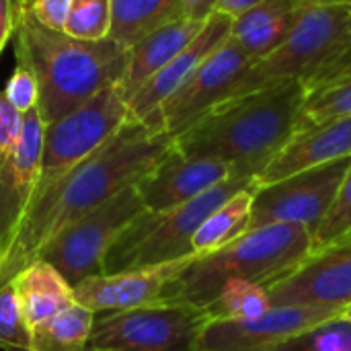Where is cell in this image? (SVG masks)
Masks as SVG:
<instances>
[{
	"instance_id": "cell-17",
	"label": "cell",
	"mask_w": 351,
	"mask_h": 351,
	"mask_svg": "<svg viewBox=\"0 0 351 351\" xmlns=\"http://www.w3.org/2000/svg\"><path fill=\"white\" fill-rule=\"evenodd\" d=\"M232 175V169L222 160L191 156L173 146L136 187L146 210L160 212L199 197Z\"/></svg>"
},
{
	"instance_id": "cell-2",
	"label": "cell",
	"mask_w": 351,
	"mask_h": 351,
	"mask_svg": "<svg viewBox=\"0 0 351 351\" xmlns=\"http://www.w3.org/2000/svg\"><path fill=\"white\" fill-rule=\"evenodd\" d=\"M306 88L282 82L230 97L175 138V148L226 162L234 175L257 179L298 130Z\"/></svg>"
},
{
	"instance_id": "cell-32",
	"label": "cell",
	"mask_w": 351,
	"mask_h": 351,
	"mask_svg": "<svg viewBox=\"0 0 351 351\" xmlns=\"http://www.w3.org/2000/svg\"><path fill=\"white\" fill-rule=\"evenodd\" d=\"M306 341L311 351H351V327L339 321L311 333Z\"/></svg>"
},
{
	"instance_id": "cell-14",
	"label": "cell",
	"mask_w": 351,
	"mask_h": 351,
	"mask_svg": "<svg viewBox=\"0 0 351 351\" xmlns=\"http://www.w3.org/2000/svg\"><path fill=\"white\" fill-rule=\"evenodd\" d=\"M267 292L271 306H346L351 302V237L313 253Z\"/></svg>"
},
{
	"instance_id": "cell-26",
	"label": "cell",
	"mask_w": 351,
	"mask_h": 351,
	"mask_svg": "<svg viewBox=\"0 0 351 351\" xmlns=\"http://www.w3.org/2000/svg\"><path fill=\"white\" fill-rule=\"evenodd\" d=\"M271 308L265 286L249 280H228L218 292L208 313L216 321H251Z\"/></svg>"
},
{
	"instance_id": "cell-38",
	"label": "cell",
	"mask_w": 351,
	"mask_h": 351,
	"mask_svg": "<svg viewBox=\"0 0 351 351\" xmlns=\"http://www.w3.org/2000/svg\"><path fill=\"white\" fill-rule=\"evenodd\" d=\"M302 6L304 4H350L351 6V0H298Z\"/></svg>"
},
{
	"instance_id": "cell-7",
	"label": "cell",
	"mask_w": 351,
	"mask_h": 351,
	"mask_svg": "<svg viewBox=\"0 0 351 351\" xmlns=\"http://www.w3.org/2000/svg\"><path fill=\"white\" fill-rule=\"evenodd\" d=\"M128 119V101L119 84H111L68 115L45 123L41 173L35 197L95 154L125 125Z\"/></svg>"
},
{
	"instance_id": "cell-13",
	"label": "cell",
	"mask_w": 351,
	"mask_h": 351,
	"mask_svg": "<svg viewBox=\"0 0 351 351\" xmlns=\"http://www.w3.org/2000/svg\"><path fill=\"white\" fill-rule=\"evenodd\" d=\"M195 259L197 255H189L162 265L90 276L74 286L76 302L90 308L95 315L160 304L169 284Z\"/></svg>"
},
{
	"instance_id": "cell-19",
	"label": "cell",
	"mask_w": 351,
	"mask_h": 351,
	"mask_svg": "<svg viewBox=\"0 0 351 351\" xmlns=\"http://www.w3.org/2000/svg\"><path fill=\"white\" fill-rule=\"evenodd\" d=\"M8 284L16 298L29 331H35L76 302L74 286L45 259L31 261Z\"/></svg>"
},
{
	"instance_id": "cell-6",
	"label": "cell",
	"mask_w": 351,
	"mask_h": 351,
	"mask_svg": "<svg viewBox=\"0 0 351 351\" xmlns=\"http://www.w3.org/2000/svg\"><path fill=\"white\" fill-rule=\"evenodd\" d=\"M253 185H257V179L232 175L191 202L160 212H142L109 249L103 274L162 265L195 255L191 251V239L202 222L218 206Z\"/></svg>"
},
{
	"instance_id": "cell-35",
	"label": "cell",
	"mask_w": 351,
	"mask_h": 351,
	"mask_svg": "<svg viewBox=\"0 0 351 351\" xmlns=\"http://www.w3.org/2000/svg\"><path fill=\"white\" fill-rule=\"evenodd\" d=\"M183 19L206 23L216 8V0H179Z\"/></svg>"
},
{
	"instance_id": "cell-5",
	"label": "cell",
	"mask_w": 351,
	"mask_h": 351,
	"mask_svg": "<svg viewBox=\"0 0 351 351\" xmlns=\"http://www.w3.org/2000/svg\"><path fill=\"white\" fill-rule=\"evenodd\" d=\"M350 58V4H304L284 43L251 66L232 97L282 82L308 86Z\"/></svg>"
},
{
	"instance_id": "cell-27",
	"label": "cell",
	"mask_w": 351,
	"mask_h": 351,
	"mask_svg": "<svg viewBox=\"0 0 351 351\" xmlns=\"http://www.w3.org/2000/svg\"><path fill=\"white\" fill-rule=\"evenodd\" d=\"M109 31H111V0H72V8L64 33L84 41H99V39H107Z\"/></svg>"
},
{
	"instance_id": "cell-31",
	"label": "cell",
	"mask_w": 351,
	"mask_h": 351,
	"mask_svg": "<svg viewBox=\"0 0 351 351\" xmlns=\"http://www.w3.org/2000/svg\"><path fill=\"white\" fill-rule=\"evenodd\" d=\"M25 115L19 113L0 90V165L12 154L23 136Z\"/></svg>"
},
{
	"instance_id": "cell-24",
	"label": "cell",
	"mask_w": 351,
	"mask_h": 351,
	"mask_svg": "<svg viewBox=\"0 0 351 351\" xmlns=\"http://www.w3.org/2000/svg\"><path fill=\"white\" fill-rule=\"evenodd\" d=\"M304 88L306 95L296 134L319 123L351 115V58Z\"/></svg>"
},
{
	"instance_id": "cell-3",
	"label": "cell",
	"mask_w": 351,
	"mask_h": 351,
	"mask_svg": "<svg viewBox=\"0 0 351 351\" xmlns=\"http://www.w3.org/2000/svg\"><path fill=\"white\" fill-rule=\"evenodd\" d=\"M16 62L31 68L39 82V115L51 123L84 105L99 90L119 84L128 68V49L113 39L84 41L51 31L29 8L16 19Z\"/></svg>"
},
{
	"instance_id": "cell-4",
	"label": "cell",
	"mask_w": 351,
	"mask_h": 351,
	"mask_svg": "<svg viewBox=\"0 0 351 351\" xmlns=\"http://www.w3.org/2000/svg\"><path fill=\"white\" fill-rule=\"evenodd\" d=\"M313 255V234L296 224H271L245 232L228 247L197 257L162 294L160 302L208 308L228 280L265 288L290 276Z\"/></svg>"
},
{
	"instance_id": "cell-16",
	"label": "cell",
	"mask_w": 351,
	"mask_h": 351,
	"mask_svg": "<svg viewBox=\"0 0 351 351\" xmlns=\"http://www.w3.org/2000/svg\"><path fill=\"white\" fill-rule=\"evenodd\" d=\"M45 123L39 109L25 113L23 136L12 154L0 165V255L19 230L39 183Z\"/></svg>"
},
{
	"instance_id": "cell-30",
	"label": "cell",
	"mask_w": 351,
	"mask_h": 351,
	"mask_svg": "<svg viewBox=\"0 0 351 351\" xmlns=\"http://www.w3.org/2000/svg\"><path fill=\"white\" fill-rule=\"evenodd\" d=\"M2 93L10 101V105L19 113H23V115L33 111V109H37V105H39V82H37V76L25 64H16V68L10 74V78H8V82H6Z\"/></svg>"
},
{
	"instance_id": "cell-11",
	"label": "cell",
	"mask_w": 351,
	"mask_h": 351,
	"mask_svg": "<svg viewBox=\"0 0 351 351\" xmlns=\"http://www.w3.org/2000/svg\"><path fill=\"white\" fill-rule=\"evenodd\" d=\"M341 313L343 306L280 304L251 321L212 319L202 331L197 351H276L339 323Z\"/></svg>"
},
{
	"instance_id": "cell-9",
	"label": "cell",
	"mask_w": 351,
	"mask_h": 351,
	"mask_svg": "<svg viewBox=\"0 0 351 351\" xmlns=\"http://www.w3.org/2000/svg\"><path fill=\"white\" fill-rule=\"evenodd\" d=\"M146 206L136 185L119 191L62 230L39 255L49 261L72 286L103 274V263L119 234L142 214Z\"/></svg>"
},
{
	"instance_id": "cell-1",
	"label": "cell",
	"mask_w": 351,
	"mask_h": 351,
	"mask_svg": "<svg viewBox=\"0 0 351 351\" xmlns=\"http://www.w3.org/2000/svg\"><path fill=\"white\" fill-rule=\"evenodd\" d=\"M173 146L171 134L128 119L95 154L33 199L8 249L0 255V288L39 259L41 251L70 224L119 191L138 185Z\"/></svg>"
},
{
	"instance_id": "cell-33",
	"label": "cell",
	"mask_w": 351,
	"mask_h": 351,
	"mask_svg": "<svg viewBox=\"0 0 351 351\" xmlns=\"http://www.w3.org/2000/svg\"><path fill=\"white\" fill-rule=\"evenodd\" d=\"M72 0H35L29 10L37 23L51 31H64L70 16Z\"/></svg>"
},
{
	"instance_id": "cell-12",
	"label": "cell",
	"mask_w": 351,
	"mask_h": 351,
	"mask_svg": "<svg viewBox=\"0 0 351 351\" xmlns=\"http://www.w3.org/2000/svg\"><path fill=\"white\" fill-rule=\"evenodd\" d=\"M255 62L257 60L251 53L228 37L162 105L158 113V128L173 138L183 134L214 107L230 99Z\"/></svg>"
},
{
	"instance_id": "cell-15",
	"label": "cell",
	"mask_w": 351,
	"mask_h": 351,
	"mask_svg": "<svg viewBox=\"0 0 351 351\" xmlns=\"http://www.w3.org/2000/svg\"><path fill=\"white\" fill-rule=\"evenodd\" d=\"M232 19L220 12H214L197 33V37L183 47L165 68H160L146 84L128 101L130 119L142 121L152 130H158V113L162 105L191 78L199 64L216 51L230 37Z\"/></svg>"
},
{
	"instance_id": "cell-34",
	"label": "cell",
	"mask_w": 351,
	"mask_h": 351,
	"mask_svg": "<svg viewBox=\"0 0 351 351\" xmlns=\"http://www.w3.org/2000/svg\"><path fill=\"white\" fill-rule=\"evenodd\" d=\"M19 10L21 6L16 0H0V53L16 31Z\"/></svg>"
},
{
	"instance_id": "cell-22",
	"label": "cell",
	"mask_w": 351,
	"mask_h": 351,
	"mask_svg": "<svg viewBox=\"0 0 351 351\" xmlns=\"http://www.w3.org/2000/svg\"><path fill=\"white\" fill-rule=\"evenodd\" d=\"M177 19H183L179 0H111L109 39L130 49Z\"/></svg>"
},
{
	"instance_id": "cell-29",
	"label": "cell",
	"mask_w": 351,
	"mask_h": 351,
	"mask_svg": "<svg viewBox=\"0 0 351 351\" xmlns=\"http://www.w3.org/2000/svg\"><path fill=\"white\" fill-rule=\"evenodd\" d=\"M0 350L31 351V331L12 284L0 288Z\"/></svg>"
},
{
	"instance_id": "cell-36",
	"label": "cell",
	"mask_w": 351,
	"mask_h": 351,
	"mask_svg": "<svg viewBox=\"0 0 351 351\" xmlns=\"http://www.w3.org/2000/svg\"><path fill=\"white\" fill-rule=\"evenodd\" d=\"M257 2H261V0H216L214 12H220V14H226L230 19H237L239 14H243L245 10H249Z\"/></svg>"
},
{
	"instance_id": "cell-18",
	"label": "cell",
	"mask_w": 351,
	"mask_h": 351,
	"mask_svg": "<svg viewBox=\"0 0 351 351\" xmlns=\"http://www.w3.org/2000/svg\"><path fill=\"white\" fill-rule=\"evenodd\" d=\"M341 158H351V115L294 134L284 150L257 177V185H267L294 173Z\"/></svg>"
},
{
	"instance_id": "cell-10",
	"label": "cell",
	"mask_w": 351,
	"mask_h": 351,
	"mask_svg": "<svg viewBox=\"0 0 351 351\" xmlns=\"http://www.w3.org/2000/svg\"><path fill=\"white\" fill-rule=\"evenodd\" d=\"M350 162L351 158H341L257 185L249 230L271 224H296L313 234L329 214Z\"/></svg>"
},
{
	"instance_id": "cell-23",
	"label": "cell",
	"mask_w": 351,
	"mask_h": 351,
	"mask_svg": "<svg viewBox=\"0 0 351 351\" xmlns=\"http://www.w3.org/2000/svg\"><path fill=\"white\" fill-rule=\"evenodd\" d=\"M255 187H247L232 195L228 202L218 206L195 230L191 239V251L197 257L212 255L230 243H234L239 237L249 232L251 224V208H253V193Z\"/></svg>"
},
{
	"instance_id": "cell-37",
	"label": "cell",
	"mask_w": 351,
	"mask_h": 351,
	"mask_svg": "<svg viewBox=\"0 0 351 351\" xmlns=\"http://www.w3.org/2000/svg\"><path fill=\"white\" fill-rule=\"evenodd\" d=\"M276 351H311V348H308V341L304 337V339L292 341V343H288V346H284V348H280V350Z\"/></svg>"
},
{
	"instance_id": "cell-28",
	"label": "cell",
	"mask_w": 351,
	"mask_h": 351,
	"mask_svg": "<svg viewBox=\"0 0 351 351\" xmlns=\"http://www.w3.org/2000/svg\"><path fill=\"white\" fill-rule=\"evenodd\" d=\"M348 237H351V162L329 214L313 232V253L323 251Z\"/></svg>"
},
{
	"instance_id": "cell-20",
	"label": "cell",
	"mask_w": 351,
	"mask_h": 351,
	"mask_svg": "<svg viewBox=\"0 0 351 351\" xmlns=\"http://www.w3.org/2000/svg\"><path fill=\"white\" fill-rule=\"evenodd\" d=\"M204 23L189 21V19H177L142 41H138L134 47L128 49V68L119 82V88L130 101L144 84L150 80L160 68H165L183 47H187L197 33L202 31Z\"/></svg>"
},
{
	"instance_id": "cell-21",
	"label": "cell",
	"mask_w": 351,
	"mask_h": 351,
	"mask_svg": "<svg viewBox=\"0 0 351 351\" xmlns=\"http://www.w3.org/2000/svg\"><path fill=\"white\" fill-rule=\"evenodd\" d=\"M300 10L298 0H261L232 19L230 37L255 60H261L284 43Z\"/></svg>"
},
{
	"instance_id": "cell-40",
	"label": "cell",
	"mask_w": 351,
	"mask_h": 351,
	"mask_svg": "<svg viewBox=\"0 0 351 351\" xmlns=\"http://www.w3.org/2000/svg\"><path fill=\"white\" fill-rule=\"evenodd\" d=\"M16 2H19V6H21V8H29L35 0H16Z\"/></svg>"
},
{
	"instance_id": "cell-25",
	"label": "cell",
	"mask_w": 351,
	"mask_h": 351,
	"mask_svg": "<svg viewBox=\"0 0 351 351\" xmlns=\"http://www.w3.org/2000/svg\"><path fill=\"white\" fill-rule=\"evenodd\" d=\"M97 315L74 302L43 327L31 331V351H93L90 335Z\"/></svg>"
},
{
	"instance_id": "cell-39",
	"label": "cell",
	"mask_w": 351,
	"mask_h": 351,
	"mask_svg": "<svg viewBox=\"0 0 351 351\" xmlns=\"http://www.w3.org/2000/svg\"><path fill=\"white\" fill-rule=\"evenodd\" d=\"M341 323H346V325H350L351 327V302H348V304L343 306V313H341Z\"/></svg>"
},
{
	"instance_id": "cell-8",
	"label": "cell",
	"mask_w": 351,
	"mask_h": 351,
	"mask_svg": "<svg viewBox=\"0 0 351 351\" xmlns=\"http://www.w3.org/2000/svg\"><path fill=\"white\" fill-rule=\"evenodd\" d=\"M212 321L208 308L191 304H150L97 315L93 351H197Z\"/></svg>"
}]
</instances>
